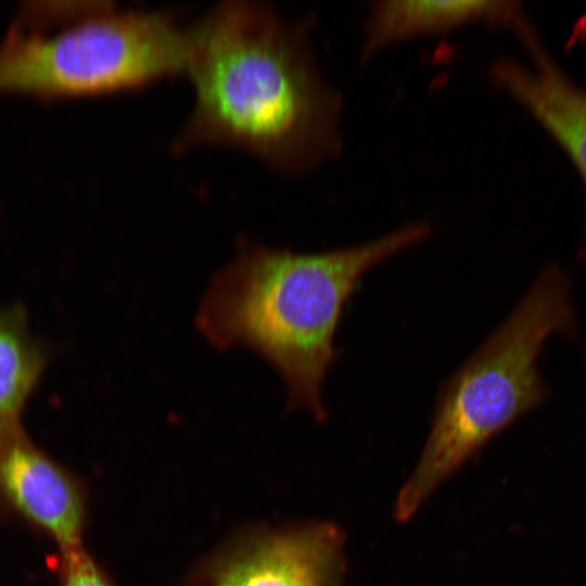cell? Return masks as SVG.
Segmentation results:
<instances>
[{"instance_id": "3", "label": "cell", "mask_w": 586, "mask_h": 586, "mask_svg": "<svg viewBox=\"0 0 586 586\" xmlns=\"http://www.w3.org/2000/svg\"><path fill=\"white\" fill-rule=\"evenodd\" d=\"M576 321L568 276L547 266L444 384L417 467L395 501L398 521L410 519L489 440L544 403L548 390L538 358L551 336H574Z\"/></svg>"}, {"instance_id": "8", "label": "cell", "mask_w": 586, "mask_h": 586, "mask_svg": "<svg viewBox=\"0 0 586 586\" xmlns=\"http://www.w3.org/2000/svg\"><path fill=\"white\" fill-rule=\"evenodd\" d=\"M524 14L517 1L489 0H383L373 2L361 30L360 62L421 37L473 25L512 29Z\"/></svg>"}, {"instance_id": "6", "label": "cell", "mask_w": 586, "mask_h": 586, "mask_svg": "<svg viewBox=\"0 0 586 586\" xmlns=\"http://www.w3.org/2000/svg\"><path fill=\"white\" fill-rule=\"evenodd\" d=\"M528 63L502 56L488 76L495 87L521 104L570 156L586 189V88L572 81L546 51L530 22L515 31Z\"/></svg>"}, {"instance_id": "4", "label": "cell", "mask_w": 586, "mask_h": 586, "mask_svg": "<svg viewBox=\"0 0 586 586\" xmlns=\"http://www.w3.org/2000/svg\"><path fill=\"white\" fill-rule=\"evenodd\" d=\"M193 23L109 1L25 3L0 43V92L61 98L138 88L184 73Z\"/></svg>"}, {"instance_id": "7", "label": "cell", "mask_w": 586, "mask_h": 586, "mask_svg": "<svg viewBox=\"0 0 586 586\" xmlns=\"http://www.w3.org/2000/svg\"><path fill=\"white\" fill-rule=\"evenodd\" d=\"M342 550L331 524L268 536L221 564L208 586H343Z\"/></svg>"}, {"instance_id": "5", "label": "cell", "mask_w": 586, "mask_h": 586, "mask_svg": "<svg viewBox=\"0 0 586 586\" xmlns=\"http://www.w3.org/2000/svg\"><path fill=\"white\" fill-rule=\"evenodd\" d=\"M0 501L61 550L81 546L86 519L82 486L37 448L20 426L0 434Z\"/></svg>"}, {"instance_id": "9", "label": "cell", "mask_w": 586, "mask_h": 586, "mask_svg": "<svg viewBox=\"0 0 586 586\" xmlns=\"http://www.w3.org/2000/svg\"><path fill=\"white\" fill-rule=\"evenodd\" d=\"M42 364L17 311L0 310V434L20 426V412Z\"/></svg>"}, {"instance_id": "10", "label": "cell", "mask_w": 586, "mask_h": 586, "mask_svg": "<svg viewBox=\"0 0 586 586\" xmlns=\"http://www.w3.org/2000/svg\"><path fill=\"white\" fill-rule=\"evenodd\" d=\"M59 574L61 586H113L81 546L62 550Z\"/></svg>"}, {"instance_id": "1", "label": "cell", "mask_w": 586, "mask_h": 586, "mask_svg": "<svg viewBox=\"0 0 586 586\" xmlns=\"http://www.w3.org/2000/svg\"><path fill=\"white\" fill-rule=\"evenodd\" d=\"M310 26L246 0L220 2L195 21L184 71L194 104L174 150L240 149L291 175L336 160L344 99L321 69Z\"/></svg>"}, {"instance_id": "2", "label": "cell", "mask_w": 586, "mask_h": 586, "mask_svg": "<svg viewBox=\"0 0 586 586\" xmlns=\"http://www.w3.org/2000/svg\"><path fill=\"white\" fill-rule=\"evenodd\" d=\"M428 219L407 222L373 240L318 253L240 242L233 260L216 271L195 317L216 349L247 347L282 378L286 408L327 418L323 383L336 359L334 336L354 289L373 267L426 241Z\"/></svg>"}]
</instances>
